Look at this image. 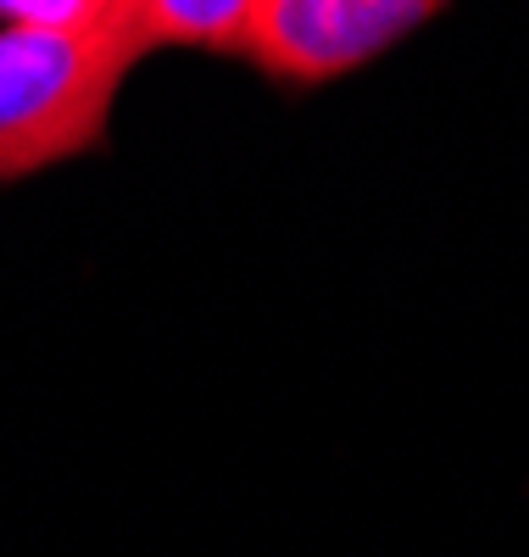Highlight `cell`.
<instances>
[{
	"label": "cell",
	"instance_id": "6da1fadb",
	"mask_svg": "<svg viewBox=\"0 0 529 557\" xmlns=\"http://www.w3.org/2000/svg\"><path fill=\"white\" fill-rule=\"evenodd\" d=\"M146 62L128 17L107 34L0 28V184H23L107 146L112 107Z\"/></svg>",
	"mask_w": 529,
	"mask_h": 557
},
{
	"label": "cell",
	"instance_id": "7a4b0ae2",
	"mask_svg": "<svg viewBox=\"0 0 529 557\" xmlns=\"http://www.w3.org/2000/svg\"><path fill=\"white\" fill-rule=\"evenodd\" d=\"M429 17H441L435 0H251L239 62L291 96H307L362 73Z\"/></svg>",
	"mask_w": 529,
	"mask_h": 557
},
{
	"label": "cell",
	"instance_id": "3957f363",
	"mask_svg": "<svg viewBox=\"0 0 529 557\" xmlns=\"http://www.w3.org/2000/svg\"><path fill=\"white\" fill-rule=\"evenodd\" d=\"M251 23V0H128V28L146 57L157 51H201L239 62Z\"/></svg>",
	"mask_w": 529,
	"mask_h": 557
},
{
	"label": "cell",
	"instance_id": "277c9868",
	"mask_svg": "<svg viewBox=\"0 0 529 557\" xmlns=\"http://www.w3.org/2000/svg\"><path fill=\"white\" fill-rule=\"evenodd\" d=\"M128 17V0H0V28L34 34H107Z\"/></svg>",
	"mask_w": 529,
	"mask_h": 557
}]
</instances>
